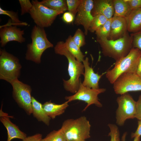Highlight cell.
Returning <instances> with one entry per match:
<instances>
[{
  "mask_svg": "<svg viewBox=\"0 0 141 141\" xmlns=\"http://www.w3.org/2000/svg\"><path fill=\"white\" fill-rule=\"evenodd\" d=\"M13 88V96L19 106L28 115L32 114V89L31 86L17 79L11 84Z\"/></svg>",
  "mask_w": 141,
  "mask_h": 141,
  "instance_id": "ba28073f",
  "label": "cell"
},
{
  "mask_svg": "<svg viewBox=\"0 0 141 141\" xmlns=\"http://www.w3.org/2000/svg\"><path fill=\"white\" fill-rule=\"evenodd\" d=\"M111 19H108L103 25L95 32L97 38H109L110 33Z\"/></svg>",
  "mask_w": 141,
  "mask_h": 141,
  "instance_id": "4316f807",
  "label": "cell"
},
{
  "mask_svg": "<svg viewBox=\"0 0 141 141\" xmlns=\"http://www.w3.org/2000/svg\"><path fill=\"white\" fill-rule=\"evenodd\" d=\"M85 35L81 30L78 28L72 37L74 41L80 48L85 44Z\"/></svg>",
  "mask_w": 141,
  "mask_h": 141,
  "instance_id": "83f0119b",
  "label": "cell"
},
{
  "mask_svg": "<svg viewBox=\"0 0 141 141\" xmlns=\"http://www.w3.org/2000/svg\"><path fill=\"white\" fill-rule=\"evenodd\" d=\"M68 103L66 101L62 104H58L50 101L44 103L43 104V107L48 115L51 119H54L64 113L69 106Z\"/></svg>",
  "mask_w": 141,
  "mask_h": 141,
  "instance_id": "ac0fdd59",
  "label": "cell"
},
{
  "mask_svg": "<svg viewBox=\"0 0 141 141\" xmlns=\"http://www.w3.org/2000/svg\"><path fill=\"white\" fill-rule=\"evenodd\" d=\"M132 38L133 48L138 49L141 51V30L131 34Z\"/></svg>",
  "mask_w": 141,
  "mask_h": 141,
  "instance_id": "4dcf8cb0",
  "label": "cell"
},
{
  "mask_svg": "<svg viewBox=\"0 0 141 141\" xmlns=\"http://www.w3.org/2000/svg\"><path fill=\"white\" fill-rule=\"evenodd\" d=\"M21 7V15L29 13L32 7V4L29 0H19Z\"/></svg>",
  "mask_w": 141,
  "mask_h": 141,
  "instance_id": "1f68e13d",
  "label": "cell"
},
{
  "mask_svg": "<svg viewBox=\"0 0 141 141\" xmlns=\"http://www.w3.org/2000/svg\"><path fill=\"white\" fill-rule=\"evenodd\" d=\"M32 114L39 121L42 122L47 126L50 125L51 118L46 113L43 104L38 101L34 97H32Z\"/></svg>",
  "mask_w": 141,
  "mask_h": 141,
  "instance_id": "ffe728a7",
  "label": "cell"
},
{
  "mask_svg": "<svg viewBox=\"0 0 141 141\" xmlns=\"http://www.w3.org/2000/svg\"><path fill=\"white\" fill-rule=\"evenodd\" d=\"M41 141H67L64 134L61 128L54 130L48 133Z\"/></svg>",
  "mask_w": 141,
  "mask_h": 141,
  "instance_id": "d4e9b609",
  "label": "cell"
},
{
  "mask_svg": "<svg viewBox=\"0 0 141 141\" xmlns=\"http://www.w3.org/2000/svg\"><path fill=\"white\" fill-rule=\"evenodd\" d=\"M93 5V0H81L74 19L75 24L81 25L83 27L85 35L87 34L89 28L93 18L91 14Z\"/></svg>",
  "mask_w": 141,
  "mask_h": 141,
  "instance_id": "7c38bea8",
  "label": "cell"
},
{
  "mask_svg": "<svg viewBox=\"0 0 141 141\" xmlns=\"http://www.w3.org/2000/svg\"><path fill=\"white\" fill-rule=\"evenodd\" d=\"M40 2L46 7L62 13L68 10L66 0H43Z\"/></svg>",
  "mask_w": 141,
  "mask_h": 141,
  "instance_id": "603a6c76",
  "label": "cell"
},
{
  "mask_svg": "<svg viewBox=\"0 0 141 141\" xmlns=\"http://www.w3.org/2000/svg\"><path fill=\"white\" fill-rule=\"evenodd\" d=\"M138 124V126L136 131L134 132L131 133V136L132 138L141 136V121L139 120Z\"/></svg>",
  "mask_w": 141,
  "mask_h": 141,
  "instance_id": "8d00e7d4",
  "label": "cell"
},
{
  "mask_svg": "<svg viewBox=\"0 0 141 141\" xmlns=\"http://www.w3.org/2000/svg\"><path fill=\"white\" fill-rule=\"evenodd\" d=\"M32 42L27 45L25 58L39 64L44 51L48 48H52L53 45L48 40L44 28L35 25L31 35Z\"/></svg>",
  "mask_w": 141,
  "mask_h": 141,
  "instance_id": "3957f363",
  "label": "cell"
},
{
  "mask_svg": "<svg viewBox=\"0 0 141 141\" xmlns=\"http://www.w3.org/2000/svg\"><path fill=\"white\" fill-rule=\"evenodd\" d=\"M104 88L93 89L83 86L81 80L79 88L77 91L73 95L66 96L65 98L68 103L75 100L84 102L87 105L83 111H85L90 105L94 104L97 107H102V104L99 101L98 95L104 92Z\"/></svg>",
  "mask_w": 141,
  "mask_h": 141,
  "instance_id": "30bf717a",
  "label": "cell"
},
{
  "mask_svg": "<svg viewBox=\"0 0 141 141\" xmlns=\"http://www.w3.org/2000/svg\"><path fill=\"white\" fill-rule=\"evenodd\" d=\"M0 14L7 15L10 18L11 22L9 20L8 24L5 25L4 26H10L12 24L25 26L27 25L26 23L23 22L19 20L17 12L5 10L0 7Z\"/></svg>",
  "mask_w": 141,
  "mask_h": 141,
  "instance_id": "cb8c5ba5",
  "label": "cell"
},
{
  "mask_svg": "<svg viewBox=\"0 0 141 141\" xmlns=\"http://www.w3.org/2000/svg\"><path fill=\"white\" fill-rule=\"evenodd\" d=\"M24 30H21L16 26L11 25L0 27L1 46L3 47L9 42L16 41L21 43L25 41L23 36Z\"/></svg>",
  "mask_w": 141,
  "mask_h": 141,
  "instance_id": "4fadbf2b",
  "label": "cell"
},
{
  "mask_svg": "<svg viewBox=\"0 0 141 141\" xmlns=\"http://www.w3.org/2000/svg\"><path fill=\"white\" fill-rule=\"evenodd\" d=\"M108 19L104 16L98 14L93 16L89 31L92 33L95 32L100 27L103 25Z\"/></svg>",
  "mask_w": 141,
  "mask_h": 141,
  "instance_id": "484cf974",
  "label": "cell"
},
{
  "mask_svg": "<svg viewBox=\"0 0 141 141\" xmlns=\"http://www.w3.org/2000/svg\"><path fill=\"white\" fill-rule=\"evenodd\" d=\"M136 74L141 78V57L138 65Z\"/></svg>",
  "mask_w": 141,
  "mask_h": 141,
  "instance_id": "74e56055",
  "label": "cell"
},
{
  "mask_svg": "<svg viewBox=\"0 0 141 141\" xmlns=\"http://www.w3.org/2000/svg\"><path fill=\"white\" fill-rule=\"evenodd\" d=\"M33 6L29 13L38 26L44 28L50 26L57 16L62 13L49 8L37 0H32Z\"/></svg>",
  "mask_w": 141,
  "mask_h": 141,
  "instance_id": "52a82bcc",
  "label": "cell"
},
{
  "mask_svg": "<svg viewBox=\"0 0 141 141\" xmlns=\"http://www.w3.org/2000/svg\"><path fill=\"white\" fill-rule=\"evenodd\" d=\"M21 66L18 58L7 52L0 50V79L11 84L18 79Z\"/></svg>",
  "mask_w": 141,
  "mask_h": 141,
  "instance_id": "8992f818",
  "label": "cell"
},
{
  "mask_svg": "<svg viewBox=\"0 0 141 141\" xmlns=\"http://www.w3.org/2000/svg\"><path fill=\"white\" fill-rule=\"evenodd\" d=\"M115 93L122 95L128 92L141 91V78L136 73H126L120 76L113 84Z\"/></svg>",
  "mask_w": 141,
  "mask_h": 141,
  "instance_id": "8fae6325",
  "label": "cell"
},
{
  "mask_svg": "<svg viewBox=\"0 0 141 141\" xmlns=\"http://www.w3.org/2000/svg\"><path fill=\"white\" fill-rule=\"evenodd\" d=\"M126 135V133H124L123 135L122 138V141H125V139ZM140 137H136L134 138V140L133 141H140Z\"/></svg>",
  "mask_w": 141,
  "mask_h": 141,
  "instance_id": "f35d334b",
  "label": "cell"
},
{
  "mask_svg": "<svg viewBox=\"0 0 141 141\" xmlns=\"http://www.w3.org/2000/svg\"><path fill=\"white\" fill-rule=\"evenodd\" d=\"M114 9V16L126 18L132 11L126 0H113Z\"/></svg>",
  "mask_w": 141,
  "mask_h": 141,
  "instance_id": "44dd1931",
  "label": "cell"
},
{
  "mask_svg": "<svg viewBox=\"0 0 141 141\" xmlns=\"http://www.w3.org/2000/svg\"><path fill=\"white\" fill-rule=\"evenodd\" d=\"M108 126L110 131L108 134L111 138L110 141H120V133L118 127L112 124H109Z\"/></svg>",
  "mask_w": 141,
  "mask_h": 141,
  "instance_id": "f546056e",
  "label": "cell"
},
{
  "mask_svg": "<svg viewBox=\"0 0 141 141\" xmlns=\"http://www.w3.org/2000/svg\"><path fill=\"white\" fill-rule=\"evenodd\" d=\"M131 11L141 8V0H126Z\"/></svg>",
  "mask_w": 141,
  "mask_h": 141,
  "instance_id": "d6a6232c",
  "label": "cell"
},
{
  "mask_svg": "<svg viewBox=\"0 0 141 141\" xmlns=\"http://www.w3.org/2000/svg\"><path fill=\"white\" fill-rule=\"evenodd\" d=\"M66 1L68 11L75 16L81 0H66Z\"/></svg>",
  "mask_w": 141,
  "mask_h": 141,
  "instance_id": "f1b7e54d",
  "label": "cell"
},
{
  "mask_svg": "<svg viewBox=\"0 0 141 141\" xmlns=\"http://www.w3.org/2000/svg\"><path fill=\"white\" fill-rule=\"evenodd\" d=\"M116 101L118 107L116 112V123L122 126L126 120L135 118L136 102L128 93L118 97Z\"/></svg>",
  "mask_w": 141,
  "mask_h": 141,
  "instance_id": "9c48e42d",
  "label": "cell"
},
{
  "mask_svg": "<svg viewBox=\"0 0 141 141\" xmlns=\"http://www.w3.org/2000/svg\"><path fill=\"white\" fill-rule=\"evenodd\" d=\"M65 46L67 50L80 62H82L85 55L81 51L80 48L74 41L72 37L70 35L64 42Z\"/></svg>",
  "mask_w": 141,
  "mask_h": 141,
  "instance_id": "7402d4cb",
  "label": "cell"
},
{
  "mask_svg": "<svg viewBox=\"0 0 141 141\" xmlns=\"http://www.w3.org/2000/svg\"><path fill=\"white\" fill-rule=\"evenodd\" d=\"M104 56L116 61L125 57L133 48L132 38L128 33L123 37L115 40L106 38H97Z\"/></svg>",
  "mask_w": 141,
  "mask_h": 141,
  "instance_id": "7a4b0ae2",
  "label": "cell"
},
{
  "mask_svg": "<svg viewBox=\"0 0 141 141\" xmlns=\"http://www.w3.org/2000/svg\"><path fill=\"white\" fill-rule=\"evenodd\" d=\"M84 65V79L82 84L86 87L93 89L99 88V81L102 75L95 73L93 68L90 66L89 59L86 57L82 62Z\"/></svg>",
  "mask_w": 141,
  "mask_h": 141,
  "instance_id": "5bb4252c",
  "label": "cell"
},
{
  "mask_svg": "<svg viewBox=\"0 0 141 141\" xmlns=\"http://www.w3.org/2000/svg\"><path fill=\"white\" fill-rule=\"evenodd\" d=\"M141 57V51L133 48L126 56L116 61L114 67L106 72V77L110 83L113 84L124 73H136Z\"/></svg>",
  "mask_w": 141,
  "mask_h": 141,
  "instance_id": "277c9868",
  "label": "cell"
},
{
  "mask_svg": "<svg viewBox=\"0 0 141 141\" xmlns=\"http://www.w3.org/2000/svg\"><path fill=\"white\" fill-rule=\"evenodd\" d=\"M135 118L141 121V95L139 96L138 101L136 102Z\"/></svg>",
  "mask_w": 141,
  "mask_h": 141,
  "instance_id": "e575fe53",
  "label": "cell"
},
{
  "mask_svg": "<svg viewBox=\"0 0 141 141\" xmlns=\"http://www.w3.org/2000/svg\"><path fill=\"white\" fill-rule=\"evenodd\" d=\"M91 125L85 116L70 119L63 122L61 129L67 141H81L90 138Z\"/></svg>",
  "mask_w": 141,
  "mask_h": 141,
  "instance_id": "5b68a950",
  "label": "cell"
},
{
  "mask_svg": "<svg viewBox=\"0 0 141 141\" xmlns=\"http://www.w3.org/2000/svg\"><path fill=\"white\" fill-rule=\"evenodd\" d=\"M75 16L72 13L69 12L64 13L62 17L63 21L67 24H70L72 22L74 19Z\"/></svg>",
  "mask_w": 141,
  "mask_h": 141,
  "instance_id": "836d02e7",
  "label": "cell"
},
{
  "mask_svg": "<svg viewBox=\"0 0 141 141\" xmlns=\"http://www.w3.org/2000/svg\"><path fill=\"white\" fill-rule=\"evenodd\" d=\"M85 141V140H83V141Z\"/></svg>",
  "mask_w": 141,
  "mask_h": 141,
  "instance_id": "ab89813d",
  "label": "cell"
},
{
  "mask_svg": "<svg viewBox=\"0 0 141 141\" xmlns=\"http://www.w3.org/2000/svg\"><path fill=\"white\" fill-rule=\"evenodd\" d=\"M42 135L40 133H37L33 135L27 137L21 141H41Z\"/></svg>",
  "mask_w": 141,
  "mask_h": 141,
  "instance_id": "d590c367",
  "label": "cell"
},
{
  "mask_svg": "<svg viewBox=\"0 0 141 141\" xmlns=\"http://www.w3.org/2000/svg\"><path fill=\"white\" fill-rule=\"evenodd\" d=\"M128 32L125 18L113 16L111 19L110 34L108 39L112 40L118 39L124 36Z\"/></svg>",
  "mask_w": 141,
  "mask_h": 141,
  "instance_id": "9a60e30c",
  "label": "cell"
},
{
  "mask_svg": "<svg viewBox=\"0 0 141 141\" xmlns=\"http://www.w3.org/2000/svg\"><path fill=\"white\" fill-rule=\"evenodd\" d=\"M54 49L56 54L64 56L67 59L68 70L70 78L67 80L63 79V85L66 91L74 94L79 88L81 80L80 77L84 74V65L82 62L78 61L67 50L64 42H58L55 46Z\"/></svg>",
  "mask_w": 141,
  "mask_h": 141,
  "instance_id": "6da1fadb",
  "label": "cell"
},
{
  "mask_svg": "<svg viewBox=\"0 0 141 141\" xmlns=\"http://www.w3.org/2000/svg\"><path fill=\"white\" fill-rule=\"evenodd\" d=\"M125 19L128 32L133 33L141 30V8L132 11Z\"/></svg>",
  "mask_w": 141,
  "mask_h": 141,
  "instance_id": "d6986e66",
  "label": "cell"
},
{
  "mask_svg": "<svg viewBox=\"0 0 141 141\" xmlns=\"http://www.w3.org/2000/svg\"><path fill=\"white\" fill-rule=\"evenodd\" d=\"M10 116L4 115L0 117L1 122L6 128L7 133V141H11L17 138L23 140L27 137L26 134L20 130L18 127L12 122L10 119Z\"/></svg>",
  "mask_w": 141,
  "mask_h": 141,
  "instance_id": "e0dca14e",
  "label": "cell"
},
{
  "mask_svg": "<svg viewBox=\"0 0 141 141\" xmlns=\"http://www.w3.org/2000/svg\"><path fill=\"white\" fill-rule=\"evenodd\" d=\"M91 11L93 16L102 15L108 19L112 18L114 14L113 0H95Z\"/></svg>",
  "mask_w": 141,
  "mask_h": 141,
  "instance_id": "2e32d148",
  "label": "cell"
}]
</instances>
